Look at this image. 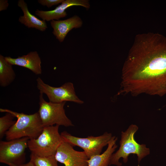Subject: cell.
<instances>
[{
    "label": "cell",
    "mask_w": 166,
    "mask_h": 166,
    "mask_svg": "<svg viewBox=\"0 0 166 166\" xmlns=\"http://www.w3.org/2000/svg\"><path fill=\"white\" fill-rule=\"evenodd\" d=\"M16 77L12 65L6 60L5 57L0 55V85L6 87L10 84Z\"/></svg>",
    "instance_id": "obj_15"
},
{
    "label": "cell",
    "mask_w": 166,
    "mask_h": 166,
    "mask_svg": "<svg viewBox=\"0 0 166 166\" xmlns=\"http://www.w3.org/2000/svg\"><path fill=\"white\" fill-rule=\"evenodd\" d=\"M73 6H81L87 10L90 7L88 0H64L61 4L53 10L45 11L37 10L35 13L36 15L45 21L58 20L65 17L67 15L66 10Z\"/></svg>",
    "instance_id": "obj_10"
},
{
    "label": "cell",
    "mask_w": 166,
    "mask_h": 166,
    "mask_svg": "<svg viewBox=\"0 0 166 166\" xmlns=\"http://www.w3.org/2000/svg\"><path fill=\"white\" fill-rule=\"evenodd\" d=\"M50 23L53 29V34L60 42H62L69 31L82 26L83 21L78 16L75 15L64 20H52Z\"/></svg>",
    "instance_id": "obj_11"
},
{
    "label": "cell",
    "mask_w": 166,
    "mask_h": 166,
    "mask_svg": "<svg viewBox=\"0 0 166 166\" xmlns=\"http://www.w3.org/2000/svg\"><path fill=\"white\" fill-rule=\"evenodd\" d=\"M18 6L22 10L23 15L20 16L18 21L28 28H34L41 31L47 28L45 21L40 20L29 12L27 3L24 0H19Z\"/></svg>",
    "instance_id": "obj_13"
},
{
    "label": "cell",
    "mask_w": 166,
    "mask_h": 166,
    "mask_svg": "<svg viewBox=\"0 0 166 166\" xmlns=\"http://www.w3.org/2000/svg\"><path fill=\"white\" fill-rule=\"evenodd\" d=\"M117 138L113 136L106 150L102 154L94 155L88 160V166H108L112 154L117 147L116 142Z\"/></svg>",
    "instance_id": "obj_14"
},
{
    "label": "cell",
    "mask_w": 166,
    "mask_h": 166,
    "mask_svg": "<svg viewBox=\"0 0 166 166\" xmlns=\"http://www.w3.org/2000/svg\"><path fill=\"white\" fill-rule=\"evenodd\" d=\"M30 161L34 166H58L55 155L41 157L31 153Z\"/></svg>",
    "instance_id": "obj_16"
},
{
    "label": "cell",
    "mask_w": 166,
    "mask_h": 166,
    "mask_svg": "<svg viewBox=\"0 0 166 166\" xmlns=\"http://www.w3.org/2000/svg\"><path fill=\"white\" fill-rule=\"evenodd\" d=\"M9 3L7 0H0V11L5 10L7 9Z\"/></svg>",
    "instance_id": "obj_19"
},
{
    "label": "cell",
    "mask_w": 166,
    "mask_h": 166,
    "mask_svg": "<svg viewBox=\"0 0 166 166\" xmlns=\"http://www.w3.org/2000/svg\"><path fill=\"white\" fill-rule=\"evenodd\" d=\"M27 137L0 142V162L9 166H20L25 164Z\"/></svg>",
    "instance_id": "obj_7"
},
{
    "label": "cell",
    "mask_w": 166,
    "mask_h": 166,
    "mask_svg": "<svg viewBox=\"0 0 166 166\" xmlns=\"http://www.w3.org/2000/svg\"><path fill=\"white\" fill-rule=\"evenodd\" d=\"M59 126L44 127L37 138L29 139L28 148L32 153L41 157L55 155L57 150L63 141L59 132Z\"/></svg>",
    "instance_id": "obj_4"
},
{
    "label": "cell",
    "mask_w": 166,
    "mask_h": 166,
    "mask_svg": "<svg viewBox=\"0 0 166 166\" xmlns=\"http://www.w3.org/2000/svg\"><path fill=\"white\" fill-rule=\"evenodd\" d=\"M5 115L0 117V139H2L6 132L16 122L13 119L15 117L11 113L6 112Z\"/></svg>",
    "instance_id": "obj_17"
},
{
    "label": "cell",
    "mask_w": 166,
    "mask_h": 166,
    "mask_svg": "<svg viewBox=\"0 0 166 166\" xmlns=\"http://www.w3.org/2000/svg\"><path fill=\"white\" fill-rule=\"evenodd\" d=\"M2 113H9L17 120L15 123L6 132V139L7 141L25 137L30 139L37 138L44 128L38 112L32 114L19 113L5 109H0Z\"/></svg>",
    "instance_id": "obj_2"
},
{
    "label": "cell",
    "mask_w": 166,
    "mask_h": 166,
    "mask_svg": "<svg viewBox=\"0 0 166 166\" xmlns=\"http://www.w3.org/2000/svg\"><path fill=\"white\" fill-rule=\"evenodd\" d=\"M39 99L38 113L44 127L54 125L66 127L73 126L65 114L64 108L65 102L58 103L47 102L42 93H40Z\"/></svg>",
    "instance_id": "obj_5"
},
{
    "label": "cell",
    "mask_w": 166,
    "mask_h": 166,
    "mask_svg": "<svg viewBox=\"0 0 166 166\" xmlns=\"http://www.w3.org/2000/svg\"><path fill=\"white\" fill-rule=\"evenodd\" d=\"M20 166H34V165L30 161L29 162L23 164Z\"/></svg>",
    "instance_id": "obj_20"
},
{
    "label": "cell",
    "mask_w": 166,
    "mask_h": 166,
    "mask_svg": "<svg viewBox=\"0 0 166 166\" xmlns=\"http://www.w3.org/2000/svg\"><path fill=\"white\" fill-rule=\"evenodd\" d=\"M6 61L12 65L19 66L27 68L36 75L42 74L41 60L36 51H31L26 55L16 58L5 57Z\"/></svg>",
    "instance_id": "obj_12"
},
{
    "label": "cell",
    "mask_w": 166,
    "mask_h": 166,
    "mask_svg": "<svg viewBox=\"0 0 166 166\" xmlns=\"http://www.w3.org/2000/svg\"><path fill=\"white\" fill-rule=\"evenodd\" d=\"M138 128L136 125L131 124L125 132H121L120 147L118 150L112 154L109 165L121 166L122 164L119 161L120 159L122 158L124 162L126 163L128 156L131 154L137 155L139 163L142 159L149 154L150 149L146 147V145L138 144L134 139V134Z\"/></svg>",
    "instance_id": "obj_3"
},
{
    "label": "cell",
    "mask_w": 166,
    "mask_h": 166,
    "mask_svg": "<svg viewBox=\"0 0 166 166\" xmlns=\"http://www.w3.org/2000/svg\"><path fill=\"white\" fill-rule=\"evenodd\" d=\"M61 135L63 141L82 149L89 159L101 154L103 148L108 145L113 136L111 133L107 132L98 136H89L85 138L74 136L66 131L62 132Z\"/></svg>",
    "instance_id": "obj_6"
},
{
    "label": "cell",
    "mask_w": 166,
    "mask_h": 166,
    "mask_svg": "<svg viewBox=\"0 0 166 166\" xmlns=\"http://www.w3.org/2000/svg\"><path fill=\"white\" fill-rule=\"evenodd\" d=\"M57 162L65 166H88L89 158L83 151L75 150L69 143L63 141L55 155Z\"/></svg>",
    "instance_id": "obj_9"
},
{
    "label": "cell",
    "mask_w": 166,
    "mask_h": 166,
    "mask_svg": "<svg viewBox=\"0 0 166 166\" xmlns=\"http://www.w3.org/2000/svg\"><path fill=\"white\" fill-rule=\"evenodd\" d=\"M64 0H38V2L41 5L50 8L53 6L61 3Z\"/></svg>",
    "instance_id": "obj_18"
},
{
    "label": "cell",
    "mask_w": 166,
    "mask_h": 166,
    "mask_svg": "<svg viewBox=\"0 0 166 166\" xmlns=\"http://www.w3.org/2000/svg\"><path fill=\"white\" fill-rule=\"evenodd\" d=\"M36 81L37 87L40 93L45 94L50 102L58 103L69 101L79 104L84 103L76 95L71 82H66L60 87H54L45 83L40 77Z\"/></svg>",
    "instance_id": "obj_8"
},
{
    "label": "cell",
    "mask_w": 166,
    "mask_h": 166,
    "mask_svg": "<svg viewBox=\"0 0 166 166\" xmlns=\"http://www.w3.org/2000/svg\"><path fill=\"white\" fill-rule=\"evenodd\" d=\"M166 94V37L158 33L139 34L124 64L120 94Z\"/></svg>",
    "instance_id": "obj_1"
}]
</instances>
